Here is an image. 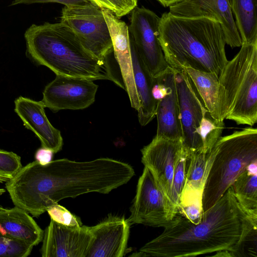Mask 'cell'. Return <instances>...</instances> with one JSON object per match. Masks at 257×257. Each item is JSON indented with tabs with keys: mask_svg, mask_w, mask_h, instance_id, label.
Instances as JSON below:
<instances>
[{
	"mask_svg": "<svg viewBox=\"0 0 257 257\" xmlns=\"http://www.w3.org/2000/svg\"><path fill=\"white\" fill-rule=\"evenodd\" d=\"M135 174L128 164L108 158L85 162L61 159L45 165L35 161L11 179L9 190L16 206L38 217L62 199L109 193Z\"/></svg>",
	"mask_w": 257,
	"mask_h": 257,
	"instance_id": "1",
	"label": "cell"
},
{
	"mask_svg": "<svg viewBox=\"0 0 257 257\" xmlns=\"http://www.w3.org/2000/svg\"><path fill=\"white\" fill-rule=\"evenodd\" d=\"M256 225L257 216L239 203L230 186L203 212L199 223L177 213L163 232L140 251L146 256L183 257L226 250L230 256H236L242 241Z\"/></svg>",
	"mask_w": 257,
	"mask_h": 257,
	"instance_id": "2",
	"label": "cell"
},
{
	"mask_svg": "<svg viewBox=\"0 0 257 257\" xmlns=\"http://www.w3.org/2000/svg\"><path fill=\"white\" fill-rule=\"evenodd\" d=\"M158 40L166 62L174 69L190 67L219 76L228 61L223 30L214 19L164 13L160 19Z\"/></svg>",
	"mask_w": 257,
	"mask_h": 257,
	"instance_id": "3",
	"label": "cell"
},
{
	"mask_svg": "<svg viewBox=\"0 0 257 257\" xmlns=\"http://www.w3.org/2000/svg\"><path fill=\"white\" fill-rule=\"evenodd\" d=\"M26 54L56 75L91 80L109 79L106 63L87 50L65 24L32 25L25 32Z\"/></svg>",
	"mask_w": 257,
	"mask_h": 257,
	"instance_id": "4",
	"label": "cell"
},
{
	"mask_svg": "<svg viewBox=\"0 0 257 257\" xmlns=\"http://www.w3.org/2000/svg\"><path fill=\"white\" fill-rule=\"evenodd\" d=\"M219 120L253 126L257 121V43L242 44L219 76Z\"/></svg>",
	"mask_w": 257,
	"mask_h": 257,
	"instance_id": "5",
	"label": "cell"
},
{
	"mask_svg": "<svg viewBox=\"0 0 257 257\" xmlns=\"http://www.w3.org/2000/svg\"><path fill=\"white\" fill-rule=\"evenodd\" d=\"M202 195L203 212L212 207L251 164L257 162V130L248 127L220 137Z\"/></svg>",
	"mask_w": 257,
	"mask_h": 257,
	"instance_id": "6",
	"label": "cell"
},
{
	"mask_svg": "<svg viewBox=\"0 0 257 257\" xmlns=\"http://www.w3.org/2000/svg\"><path fill=\"white\" fill-rule=\"evenodd\" d=\"M60 22L75 33L83 45L105 62L113 52L109 30L102 9L90 2L65 6Z\"/></svg>",
	"mask_w": 257,
	"mask_h": 257,
	"instance_id": "7",
	"label": "cell"
},
{
	"mask_svg": "<svg viewBox=\"0 0 257 257\" xmlns=\"http://www.w3.org/2000/svg\"><path fill=\"white\" fill-rule=\"evenodd\" d=\"M127 219L130 225L142 224L152 227L167 226L176 214L158 186L150 170L144 167Z\"/></svg>",
	"mask_w": 257,
	"mask_h": 257,
	"instance_id": "8",
	"label": "cell"
},
{
	"mask_svg": "<svg viewBox=\"0 0 257 257\" xmlns=\"http://www.w3.org/2000/svg\"><path fill=\"white\" fill-rule=\"evenodd\" d=\"M160 19L153 11L136 7L131 12L128 26L130 37L154 78L162 75L169 66L158 40Z\"/></svg>",
	"mask_w": 257,
	"mask_h": 257,
	"instance_id": "9",
	"label": "cell"
},
{
	"mask_svg": "<svg viewBox=\"0 0 257 257\" xmlns=\"http://www.w3.org/2000/svg\"><path fill=\"white\" fill-rule=\"evenodd\" d=\"M174 71L183 148L187 153L202 151L203 143L196 131L208 111L185 70Z\"/></svg>",
	"mask_w": 257,
	"mask_h": 257,
	"instance_id": "10",
	"label": "cell"
},
{
	"mask_svg": "<svg viewBox=\"0 0 257 257\" xmlns=\"http://www.w3.org/2000/svg\"><path fill=\"white\" fill-rule=\"evenodd\" d=\"M98 87L90 79L56 75L45 86L42 101L54 112L82 109L94 102Z\"/></svg>",
	"mask_w": 257,
	"mask_h": 257,
	"instance_id": "11",
	"label": "cell"
},
{
	"mask_svg": "<svg viewBox=\"0 0 257 257\" xmlns=\"http://www.w3.org/2000/svg\"><path fill=\"white\" fill-rule=\"evenodd\" d=\"M183 151L182 140L156 136L141 150L142 163L150 170L168 199L175 169Z\"/></svg>",
	"mask_w": 257,
	"mask_h": 257,
	"instance_id": "12",
	"label": "cell"
},
{
	"mask_svg": "<svg viewBox=\"0 0 257 257\" xmlns=\"http://www.w3.org/2000/svg\"><path fill=\"white\" fill-rule=\"evenodd\" d=\"M93 239L90 226L68 227L51 219L40 252L43 257H86Z\"/></svg>",
	"mask_w": 257,
	"mask_h": 257,
	"instance_id": "13",
	"label": "cell"
},
{
	"mask_svg": "<svg viewBox=\"0 0 257 257\" xmlns=\"http://www.w3.org/2000/svg\"><path fill=\"white\" fill-rule=\"evenodd\" d=\"M169 8V12L174 16L216 20L221 25L226 44L232 48L242 45L229 0H183Z\"/></svg>",
	"mask_w": 257,
	"mask_h": 257,
	"instance_id": "14",
	"label": "cell"
},
{
	"mask_svg": "<svg viewBox=\"0 0 257 257\" xmlns=\"http://www.w3.org/2000/svg\"><path fill=\"white\" fill-rule=\"evenodd\" d=\"M112 42L113 52L131 106L136 110L140 108V101L135 86L132 67V54L128 28L111 11L102 9Z\"/></svg>",
	"mask_w": 257,
	"mask_h": 257,
	"instance_id": "15",
	"label": "cell"
},
{
	"mask_svg": "<svg viewBox=\"0 0 257 257\" xmlns=\"http://www.w3.org/2000/svg\"><path fill=\"white\" fill-rule=\"evenodd\" d=\"M130 225L124 217L110 215L90 226L93 239L86 257H122L125 253Z\"/></svg>",
	"mask_w": 257,
	"mask_h": 257,
	"instance_id": "16",
	"label": "cell"
},
{
	"mask_svg": "<svg viewBox=\"0 0 257 257\" xmlns=\"http://www.w3.org/2000/svg\"><path fill=\"white\" fill-rule=\"evenodd\" d=\"M15 111L27 129L38 138L41 147L51 150L54 153L62 148L63 142L61 132L53 126L48 120L46 107L41 101L19 96L15 100Z\"/></svg>",
	"mask_w": 257,
	"mask_h": 257,
	"instance_id": "17",
	"label": "cell"
},
{
	"mask_svg": "<svg viewBox=\"0 0 257 257\" xmlns=\"http://www.w3.org/2000/svg\"><path fill=\"white\" fill-rule=\"evenodd\" d=\"M214 155V146L208 152L187 153L185 183L178 211L191 206L203 209V189Z\"/></svg>",
	"mask_w": 257,
	"mask_h": 257,
	"instance_id": "18",
	"label": "cell"
},
{
	"mask_svg": "<svg viewBox=\"0 0 257 257\" xmlns=\"http://www.w3.org/2000/svg\"><path fill=\"white\" fill-rule=\"evenodd\" d=\"M130 39L133 75L140 105L138 110V118L141 125L145 126L156 116L158 101L153 98L152 94L154 78L130 37Z\"/></svg>",
	"mask_w": 257,
	"mask_h": 257,
	"instance_id": "19",
	"label": "cell"
},
{
	"mask_svg": "<svg viewBox=\"0 0 257 257\" xmlns=\"http://www.w3.org/2000/svg\"><path fill=\"white\" fill-rule=\"evenodd\" d=\"M0 232L36 246L42 241L44 231L29 213L15 206L0 209Z\"/></svg>",
	"mask_w": 257,
	"mask_h": 257,
	"instance_id": "20",
	"label": "cell"
},
{
	"mask_svg": "<svg viewBox=\"0 0 257 257\" xmlns=\"http://www.w3.org/2000/svg\"><path fill=\"white\" fill-rule=\"evenodd\" d=\"M156 115L157 119L156 136L171 140H182V128L174 68L170 77L169 90L158 101Z\"/></svg>",
	"mask_w": 257,
	"mask_h": 257,
	"instance_id": "21",
	"label": "cell"
},
{
	"mask_svg": "<svg viewBox=\"0 0 257 257\" xmlns=\"http://www.w3.org/2000/svg\"><path fill=\"white\" fill-rule=\"evenodd\" d=\"M185 70L191 78L205 107L211 116L218 120L219 76L216 74L190 67Z\"/></svg>",
	"mask_w": 257,
	"mask_h": 257,
	"instance_id": "22",
	"label": "cell"
},
{
	"mask_svg": "<svg viewBox=\"0 0 257 257\" xmlns=\"http://www.w3.org/2000/svg\"><path fill=\"white\" fill-rule=\"evenodd\" d=\"M242 44L257 43V0H229Z\"/></svg>",
	"mask_w": 257,
	"mask_h": 257,
	"instance_id": "23",
	"label": "cell"
},
{
	"mask_svg": "<svg viewBox=\"0 0 257 257\" xmlns=\"http://www.w3.org/2000/svg\"><path fill=\"white\" fill-rule=\"evenodd\" d=\"M231 186L239 203L250 214L257 216V162L248 166Z\"/></svg>",
	"mask_w": 257,
	"mask_h": 257,
	"instance_id": "24",
	"label": "cell"
},
{
	"mask_svg": "<svg viewBox=\"0 0 257 257\" xmlns=\"http://www.w3.org/2000/svg\"><path fill=\"white\" fill-rule=\"evenodd\" d=\"M224 128L223 121L214 119L208 111L204 114L196 131L203 143L202 151L208 152L212 149L221 136Z\"/></svg>",
	"mask_w": 257,
	"mask_h": 257,
	"instance_id": "25",
	"label": "cell"
},
{
	"mask_svg": "<svg viewBox=\"0 0 257 257\" xmlns=\"http://www.w3.org/2000/svg\"><path fill=\"white\" fill-rule=\"evenodd\" d=\"M186 151L183 154L176 167L172 180L169 201L177 214L180 205V198L185 183Z\"/></svg>",
	"mask_w": 257,
	"mask_h": 257,
	"instance_id": "26",
	"label": "cell"
},
{
	"mask_svg": "<svg viewBox=\"0 0 257 257\" xmlns=\"http://www.w3.org/2000/svg\"><path fill=\"white\" fill-rule=\"evenodd\" d=\"M33 247V245L0 232V257H27L31 253Z\"/></svg>",
	"mask_w": 257,
	"mask_h": 257,
	"instance_id": "27",
	"label": "cell"
},
{
	"mask_svg": "<svg viewBox=\"0 0 257 257\" xmlns=\"http://www.w3.org/2000/svg\"><path fill=\"white\" fill-rule=\"evenodd\" d=\"M51 220L68 227H79L82 225L80 218L71 213L58 203L49 207L46 211Z\"/></svg>",
	"mask_w": 257,
	"mask_h": 257,
	"instance_id": "28",
	"label": "cell"
},
{
	"mask_svg": "<svg viewBox=\"0 0 257 257\" xmlns=\"http://www.w3.org/2000/svg\"><path fill=\"white\" fill-rule=\"evenodd\" d=\"M138 0H91L101 9L111 11L119 18L129 13L137 6Z\"/></svg>",
	"mask_w": 257,
	"mask_h": 257,
	"instance_id": "29",
	"label": "cell"
},
{
	"mask_svg": "<svg viewBox=\"0 0 257 257\" xmlns=\"http://www.w3.org/2000/svg\"><path fill=\"white\" fill-rule=\"evenodd\" d=\"M22 168L19 156L14 152L0 149V175L12 178Z\"/></svg>",
	"mask_w": 257,
	"mask_h": 257,
	"instance_id": "30",
	"label": "cell"
},
{
	"mask_svg": "<svg viewBox=\"0 0 257 257\" xmlns=\"http://www.w3.org/2000/svg\"><path fill=\"white\" fill-rule=\"evenodd\" d=\"M91 0H14L11 6L19 4H32L35 3H57L65 6L88 3Z\"/></svg>",
	"mask_w": 257,
	"mask_h": 257,
	"instance_id": "31",
	"label": "cell"
},
{
	"mask_svg": "<svg viewBox=\"0 0 257 257\" xmlns=\"http://www.w3.org/2000/svg\"><path fill=\"white\" fill-rule=\"evenodd\" d=\"M54 154L51 150L41 147L36 151L35 159L41 164L45 165L52 161Z\"/></svg>",
	"mask_w": 257,
	"mask_h": 257,
	"instance_id": "32",
	"label": "cell"
},
{
	"mask_svg": "<svg viewBox=\"0 0 257 257\" xmlns=\"http://www.w3.org/2000/svg\"><path fill=\"white\" fill-rule=\"evenodd\" d=\"M163 6L165 7H170L176 3L181 2L183 0H157Z\"/></svg>",
	"mask_w": 257,
	"mask_h": 257,
	"instance_id": "33",
	"label": "cell"
},
{
	"mask_svg": "<svg viewBox=\"0 0 257 257\" xmlns=\"http://www.w3.org/2000/svg\"><path fill=\"white\" fill-rule=\"evenodd\" d=\"M12 178L5 176L3 175H0V183H4L7 182L9 180H10ZM5 192V190L3 189H0V195L3 194Z\"/></svg>",
	"mask_w": 257,
	"mask_h": 257,
	"instance_id": "34",
	"label": "cell"
},
{
	"mask_svg": "<svg viewBox=\"0 0 257 257\" xmlns=\"http://www.w3.org/2000/svg\"><path fill=\"white\" fill-rule=\"evenodd\" d=\"M3 208L0 206V209H2Z\"/></svg>",
	"mask_w": 257,
	"mask_h": 257,
	"instance_id": "35",
	"label": "cell"
}]
</instances>
